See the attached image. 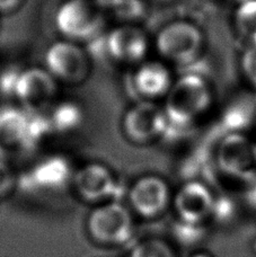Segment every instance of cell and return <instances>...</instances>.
<instances>
[{
	"label": "cell",
	"mask_w": 256,
	"mask_h": 257,
	"mask_svg": "<svg viewBox=\"0 0 256 257\" xmlns=\"http://www.w3.org/2000/svg\"><path fill=\"white\" fill-rule=\"evenodd\" d=\"M89 239L104 247L131 244L136 235V217L129 206L118 200L94 205L85 220Z\"/></svg>",
	"instance_id": "cell-1"
},
{
	"label": "cell",
	"mask_w": 256,
	"mask_h": 257,
	"mask_svg": "<svg viewBox=\"0 0 256 257\" xmlns=\"http://www.w3.org/2000/svg\"><path fill=\"white\" fill-rule=\"evenodd\" d=\"M211 103V90L203 77L186 73L173 82L166 95L164 111L168 126L190 125L207 111Z\"/></svg>",
	"instance_id": "cell-2"
},
{
	"label": "cell",
	"mask_w": 256,
	"mask_h": 257,
	"mask_svg": "<svg viewBox=\"0 0 256 257\" xmlns=\"http://www.w3.org/2000/svg\"><path fill=\"white\" fill-rule=\"evenodd\" d=\"M54 24L66 40L88 43L103 33L104 17L93 0H66L58 8Z\"/></svg>",
	"instance_id": "cell-3"
},
{
	"label": "cell",
	"mask_w": 256,
	"mask_h": 257,
	"mask_svg": "<svg viewBox=\"0 0 256 257\" xmlns=\"http://www.w3.org/2000/svg\"><path fill=\"white\" fill-rule=\"evenodd\" d=\"M173 191L167 181L158 175H144L126 191V205L136 218L157 220L171 210Z\"/></svg>",
	"instance_id": "cell-4"
},
{
	"label": "cell",
	"mask_w": 256,
	"mask_h": 257,
	"mask_svg": "<svg viewBox=\"0 0 256 257\" xmlns=\"http://www.w3.org/2000/svg\"><path fill=\"white\" fill-rule=\"evenodd\" d=\"M217 193L207 183L190 180L173 193L171 211L177 221L209 224Z\"/></svg>",
	"instance_id": "cell-5"
},
{
	"label": "cell",
	"mask_w": 256,
	"mask_h": 257,
	"mask_svg": "<svg viewBox=\"0 0 256 257\" xmlns=\"http://www.w3.org/2000/svg\"><path fill=\"white\" fill-rule=\"evenodd\" d=\"M203 45L201 31L192 23L172 22L163 27L156 36V49L166 60L184 64L198 58Z\"/></svg>",
	"instance_id": "cell-6"
},
{
	"label": "cell",
	"mask_w": 256,
	"mask_h": 257,
	"mask_svg": "<svg viewBox=\"0 0 256 257\" xmlns=\"http://www.w3.org/2000/svg\"><path fill=\"white\" fill-rule=\"evenodd\" d=\"M45 69L56 80L70 85L83 82L89 75L90 57L76 42L63 40L50 45L44 57Z\"/></svg>",
	"instance_id": "cell-7"
},
{
	"label": "cell",
	"mask_w": 256,
	"mask_h": 257,
	"mask_svg": "<svg viewBox=\"0 0 256 257\" xmlns=\"http://www.w3.org/2000/svg\"><path fill=\"white\" fill-rule=\"evenodd\" d=\"M217 165L222 174L250 183L256 174V148L247 137L230 132L217 147Z\"/></svg>",
	"instance_id": "cell-8"
},
{
	"label": "cell",
	"mask_w": 256,
	"mask_h": 257,
	"mask_svg": "<svg viewBox=\"0 0 256 257\" xmlns=\"http://www.w3.org/2000/svg\"><path fill=\"white\" fill-rule=\"evenodd\" d=\"M168 121L165 111L153 102H137L124 113L122 130L127 140L137 145L149 144L165 136Z\"/></svg>",
	"instance_id": "cell-9"
},
{
	"label": "cell",
	"mask_w": 256,
	"mask_h": 257,
	"mask_svg": "<svg viewBox=\"0 0 256 257\" xmlns=\"http://www.w3.org/2000/svg\"><path fill=\"white\" fill-rule=\"evenodd\" d=\"M71 184L81 201L94 205L116 200L120 192V184L113 172L97 163L87 164L74 173Z\"/></svg>",
	"instance_id": "cell-10"
},
{
	"label": "cell",
	"mask_w": 256,
	"mask_h": 257,
	"mask_svg": "<svg viewBox=\"0 0 256 257\" xmlns=\"http://www.w3.org/2000/svg\"><path fill=\"white\" fill-rule=\"evenodd\" d=\"M57 91V81L47 69L27 68L18 78L15 97L26 112L45 113L52 107Z\"/></svg>",
	"instance_id": "cell-11"
},
{
	"label": "cell",
	"mask_w": 256,
	"mask_h": 257,
	"mask_svg": "<svg viewBox=\"0 0 256 257\" xmlns=\"http://www.w3.org/2000/svg\"><path fill=\"white\" fill-rule=\"evenodd\" d=\"M71 165L61 155H51L40 160L18 181L29 192H56L71 183Z\"/></svg>",
	"instance_id": "cell-12"
},
{
	"label": "cell",
	"mask_w": 256,
	"mask_h": 257,
	"mask_svg": "<svg viewBox=\"0 0 256 257\" xmlns=\"http://www.w3.org/2000/svg\"><path fill=\"white\" fill-rule=\"evenodd\" d=\"M173 85L171 72L159 61L140 62L127 78V88L139 102L166 96Z\"/></svg>",
	"instance_id": "cell-13"
},
{
	"label": "cell",
	"mask_w": 256,
	"mask_h": 257,
	"mask_svg": "<svg viewBox=\"0 0 256 257\" xmlns=\"http://www.w3.org/2000/svg\"><path fill=\"white\" fill-rule=\"evenodd\" d=\"M31 150L29 112L13 106L0 108V159Z\"/></svg>",
	"instance_id": "cell-14"
},
{
	"label": "cell",
	"mask_w": 256,
	"mask_h": 257,
	"mask_svg": "<svg viewBox=\"0 0 256 257\" xmlns=\"http://www.w3.org/2000/svg\"><path fill=\"white\" fill-rule=\"evenodd\" d=\"M105 38L107 56L111 60L122 63H139L148 52V36L143 29L135 25L117 26L105 34Z\"/></svg>",
	"instance_id": "cell-15"
},
{
	"label": "cell",
	"mask_w": 256,
	"mask_h": 257,
	"mask_svg": "<svg viewBox=\"0 0 256 257\" xmlns=\"http://www.w3.org/2000/svg\"><path fill=\"white\" fill-rule=\"evenodd\" d=\"M126 257H182L170 237L148 236L135 241Z\"/></svg>",
	"instance_id": "cell-16"
},
{
	"label": "cell",
	"mask_w": 256,
	"mask_h": 257,
	"mask_svg": "<svg viewBox=\"0 0 256 257\" xmlns=\"http://www.w3.org/2000/svg\"><path fill=\"white\" fill-rule=\"evenodd\" d=\"M48 117L52 131L66 133L75 130L81 124L84 114L79 104L72 100H62L52 105Z\"/></svg>",
	"instance_id": "cell-17"
},
{
	"label": "cell",
	"mask_w": 256,
	"mask_h": 257,
	"mask_svg": "<svg viewBox=\"0 0 256 257\" xmlns=\"http://www.w3.org/2000/svg\"><path fill=\"white\" fill-rule=\"evenodd\" d=\"M211 229L210 224H191L173 219L170 238L178 248H186L190 251L202 247Z\"/></svg>",
	"instance_id": "cell-18"
},
{
	"label": "cell",
	"mask_w": 256,
	"mask_h": 257,
	"mask_svg": "<svg viewBox=\"0 0 256 257\" xmlns=\"http://www.w3.org/2000/svg\"><path fill=\"white\" fill-rule=\"evenodd\" d=\"M243 213V208L234 197L217 194L209 224L212 229H231L239 223Z\"/></svg>",
	"instance_id": "cell-19"
},
{
	"label": "cell",
	"mask_w": 256,
	"mask_h": 257,
	"mask_svg": "<svg viewBox=\"0 0 256 257\" xmlns=\"http://www.w3.org/2000/svg\"><path fill=\"white\" fill-rule=\"evenodd\" d=\"M235 27L248 45L256 44V0L239 3L235 12Z\"/></svg>",
	"instance_id": "cell-20"
},
{
	"label": "cell",
	"mask_w": 256,
	"mask_h": 257,
	"mask_svg": "<svg viewBox=\"0 0 256 257\" xmlns=\"http://www.w3.org/2000/svg\"><path fill=\"white\" fill-rule=\"evenodd\" d=\"M112 12L122 21L136 22L145 16L146 6L143 0H120Z\"/></svg>",
	"instance_id": "cell-21"
},
{
	"label": "cell",
	"mask_w": 256,
	"mask_h": 257,
	"mask_svg": "<svg viewBox=\"0 0 256 257\" xmlns=\"http://www.w3.org/2000/svg\"><path fill=\"white\" fill-rule=\"evenodd\" d=\"M22 70L16 67H8L0 72V94L15 97V91L18 78Z\"/></svg>",
	"instance_id": "cell-22"
},
{
	"label": "cell",
	"mask_w": 256,
	"mask_h": 257,
	"mask_svg": "<svg viewBox=\"0 0 256 257\" xmlns=\"http://www.w3.org/2000/svg\"><path fill=\"white\" fill-rule=\"evenodd\" d=\"M18 180L13 168L5 159H0V197L11 193L17 185Z\"/></svg>",
	"instance_id": "cell-23"
},
{
	"label": "cell",
	"mask_w": 256,
	"mask_h": 257,
	"mask_svg": "<svg viewBox=\"0 0 256 257\" xmlns=\"http://www.w3.org/2000/svg\"><path fill=\"white\" fill-rule=\"evenodd\" d=\"M244 76L256 88V44L248 45L241 57Z\"/></svg>",
	"instance_id": "cell-24"
},
{
	"label": "cell",
	"mask_w": 256,
	"mask_h": 257,
	"mask_svg": "<svg viewBox=\"0 0 256 257\" xmlns=\"http://www.w3.org/2000/svg\"><path fill=\"white\" fill-rule=\"evenodd\" d=\"M245 202L250 209L256 211V178L249 183L245 190Z\"/></svg>",
	"instance_id": "cell-25"
},
{
	"label": "cell",
	"mask_w": 256,
	"mask_h": 257,
	"mask_svg": "<svg viewBox=\"0 0 256 257\" xmlns=\"http://www.w3.org/2000/svg\"><path fill=\"white\" fill-rule=\"evenodd\" d=\"M22 0H0V13H11L20 6Z\"/></svg>",
	"instance_id": "cell-26"
},
{
	"label": "cell",
	"mask_w": 256,
	"mask_h": 257,
	"mask_svg": "<svg viewBox=\"0 0 256 257\" xmlns=\"http://www.w3.org/2000/svg\"><path fill=\"white\" fill-rule=\"evenodd\" d=\"M185 257H216L211 251L203 248V247H200V248H195L189 251Z\"/></svg>",
	"instance_id": "cell-27"
},
{
	"label": "cell",
	"mask_w": 256,
	"mask_h": 257,
	"mask_svg": "<svg viewBox=\"0 0 256 257\" xmlns=\"http://www.w3.org/2000/svg\"><path fill=\"white\" fill-rule=\"evenodd\" d=\"M100 9H109L113 11V8L120 3V0H93Z\"/></svg>",
	"instance_id": "cell-28"
},
{
	"label": "cell",
	"mask_w": 256,
	"mask_h": 257,
	"mask_svg": "<svg viewBox=\"0 0 256 257\" xmlns=\"http://www.w3.org/2000/svg\"><path fill=\"white\" fill-rule=\"evenodd\" d=\"M252 250L254 255H256V224H255V231H254V235L252 237Z\"/></svg>",
	"instance_id": "cell-29"
},
{
	"label": "cell",
	"mask_w": 256,
	"mask_h": 257,
	"mask_svg": "<svg viewBox=\"0 0 256 257\" xmlns=\"http://www.w3.org/2000/svg\"><path fill=\"white\" fill-rule=\"evenodd\" d=\"M236 2H238V3H243V2H245V0H236Z\"/></svg>",
	"instance_id": "cell-30"
}]
</instances>
